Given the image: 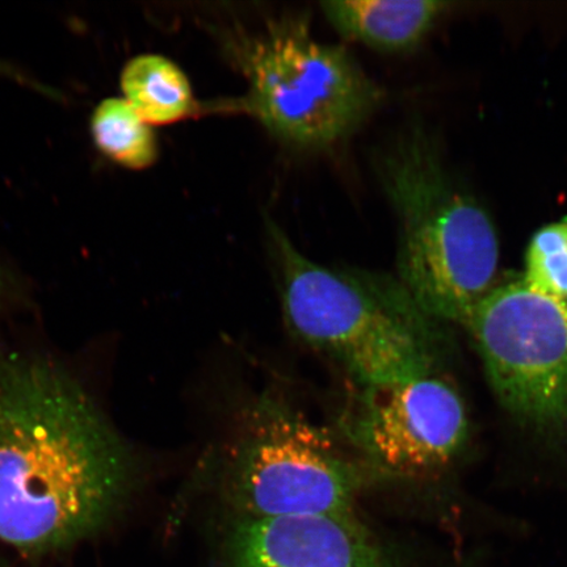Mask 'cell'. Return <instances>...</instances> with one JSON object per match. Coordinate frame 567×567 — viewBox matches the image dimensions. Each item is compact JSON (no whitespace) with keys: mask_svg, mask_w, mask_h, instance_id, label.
Listing matches in <instances>:
<instances>
[{"mask_svg":"<svg viewBox=\"0 0 567 567\" xmlns=\"http://www.w3.org/2000/svg\"><path fill=\"white\" fill-rule=\"evenodd\" d=\"M243 109L274 136L326 147L350 136L379 105L381 92L346 49L311 38L303 21H279L246 41Z\"/></svg>","mask_w":567,"mask_h":567,"instance_id":"4","label":"cell"},{"mask_svg":"<svg viewBox=\"0 0 567 567\" xmlns=\"http://www.w3.org/2000/svg\"><path fill=\"white\" fill-rule=\"evenodd\" d=\"M95 145L105 157L130 169L151 167L158 157L152 126L122 97L105 99L91 118Z\"/></svg>","mask_w":567,"mask_h":567,"instance_id":"11","label":"cell"},{"mask_svg":"<svg viewBox=\"0 0 567 567\" xmlns=\"http://www.w3.org/2000/svg\"><path fill=\"white\" fill-rule=\"evenodd\" d=\"M374 480L323 430L261 403L234 446L225 488L237 517L342 515L354 513L359 494Z\"/></svg>","mask_w":567,"mask_h":567,"instance_id":"5","label":"cell"},{"mask_svg":"<svg viewBox=\"0 0 567 567\" xmlns=\"http://www.w3.org/2000/svg\"><path fill=\"white\" fill-rule=\"evenodd\" d=\"M523 281L537 292L567 300V221L544 226L530 239Z\"/></svg>","mask_w":567,"mask_h":567,"instance_id":"12","label":"cell"},{"mask_svg":"<svg viewBox=\"0 0 567 567\" xmlns=\"http://www.w3.org/2000/svg\"><path fill=\"white\" fill-rule=\"evenodd\" d=\"M496 400L538 435H567V300L515 280L494 287L465 324Z\"/></svg>","mask_w":567,"mask_h":567,"instance_id":"6","label":"cell"},{"mask_svg":"<svg viewBox=\"0 0 567 567\" xmlns=\"http://www.w3.org/2000/svg\"><path fill=\"white\" fill-rule=\"evenodd\" d=\"M271 234L284 313L305 343L334 359L361 388L439 373L441 323L417 307L399 279L318 265L276 226Z\"/></svg>","mask_w":567,"mask_h":567,"instance_id":"2","label":"cell"},{"mask_svg":"<svg viewBox=\"0 0 567 567\" xmlns=\"http://www.w3.org/2000/svg\"><path fill=\"white\" fill-rule=\"evenodd\" d=\"M218 567H410L357 513L236 517Z\"/></svg>","mask_w":567,"mask_h":567,"instance_id":"8","label":"cell"},{"mask_svg":"<svg viewBox=\"0 0 567 567\" xmlns=\"http://www.w3.org/2000/svg\"><path fill=\"white\" fill-rule=\"evenodd\" d=\"M342 423L378 478L430 476L451 465L470 437L463 396L439 373L361 388Z\"/></svg>","mask_w":567,"mask_h":567,"instance_id":"7","label":"cell"},{"mask_svg":"<svg viewBox=\"0 0 567 567\" xmlns=\"http://www.w3.org/2000/svg\"><path fill=\"white\" fill-rule=\"evenodd\" d=\"M0 567H7L6 565H3L2 563H0Z\"/></svg>","mask_w":567,"mask_h":567,"instance_id":"13","label":"cell"},{"mask_svg":"<svg viewBox=\"0 0 567 567\" xmlns=\"http://www.w3.org/2000/svg\"><path fill=\"white\" fill-rule=\"evenodd\" d=\"M137 458L73 374L0 347V540L27 555L63 550L116 519Z\"/></svg>","mask_w":567,"mask_h":567,"instance_id":"1","label":"cell"},{"mask_svg":"<svg viewBox=\"0 0 567 567\" xmlns=\"http://www.w3.org/2000/svg\"><path fill=\"white\" fill-rule=\"evenodd\" d=\"M382 177L400 224L399 280L434 321L465 326L498 269L491 217L421 132L389 153Z\"/></svg>","mask_w":567,"mask_h":567,"instance_id":"3","label":"cell"},{"mask_svg":"<svg viewBox=\"0 0 567 567\" xmlns=\"http://www.w3.org/2000/svg\"><path fill=\"white\" fill-rule=\"evenodd\" d=\"M446 3L434 0H336L322 10L343 38L384 52H402L423 40Z\"/></svg>","mask_w":567,"mask_h":567,"instance_id":"9","label":"cell"},{"mask_svg":"<svg viewBox=\"0 0 567 567\" xmlns=\"http://www.w3.org/2000/svg\"><path fill=\"white\" fill-rule=\"evenodd\" d=\"M120 82L125 101L151 126L182 122L197 110L188 78L166 56H136L126 63Z\"/></svg>","mask_w":567,"mask_h":567,"instance_id":"10","label":"cell"}]
</instances>
